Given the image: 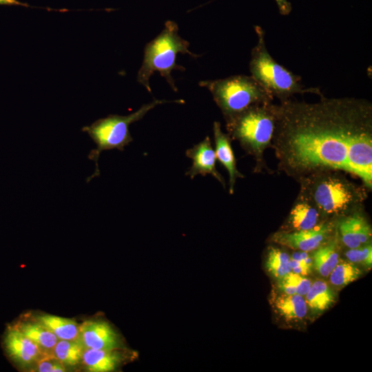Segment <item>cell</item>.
<instances>
[{
  "instance_id": "cell-1",
  "label": "cell",
  "mask_w": 372,
  "mask_h": 372,
  "mask_svg": "<svg viewBox=\"0 0 372 372\" xmlns=\"http://www.w3.org/2000/svg\"><path fill=\"white\" fill-rule=\"evenodd\" d=\"M271 146L278 169L297 181L324 170H340L372 189V104L354 97L276 104Z\"/></svg>"
},
{
  "instance_id": "cell-2",
  "label": "cell",
  "mask_w": 372,
  "mask_h": 372,
  "mask_svg": "<svg viewBox=\"0 0 372 372\" xmlns=\"http://www.w3.org/2000/svg\"><path fill=\"white\" fill-rule=\"evenodd\" d=\"M345 174L340 170H324L307 175L298 180L299 193L309 200L322 218L339 219L362 208L369 192Z\"/></svg>"
},
{
  "instance_id": "cell-3",
  "label": "cell",
  "mask_w": 372,
  "mask_h": 372,
  "mask_svg": "<svg viewBox=\"0 0 372 372\" xmlns=\"http://www.w3.org/2000/svg\"><path fill=\"white\" fill-rule=\"evenodd\" d=\"M276 125V104L252 106L226 121L227 134L255 161L254 172L268 169L264 153L271 146Z\"/></svg>"
},
{
  "instance_id": "cell-4",
  "label": "cell",
  "mask_w": 372,
  "mask_h": 372,
  "mask_svg": "<svg viewBox=\"0 0 372 372\" xmlns=\"http://www.w3.org/2000/svg\"><path fill=\"white\" fill-rule=\"evenodd\" d=\"M189 47V43L179 35L177 23L172 21H166L160 34L145 47L137 81L151 93L149 79L154 73L158 72L165 79L172 89L176 92L178 90L172 76V72L174 70H185L184 67L176 64L177 54H187L194 58L200 56L192 52Z\"/></svg>"
},
{
  "instance_id": "cell-5",
  "label": "cell",
  "mask_w": 372,
  "mask_h": 372,
  "mask_svg": "<svg viewBox=\"0 0 372 372\" xmlns=\"http://www.w3.org/2000/svg\"><path fill=\"white\" fill-rule=\"evenodd\" d=\"M255 30L258 41L251 50L249 71L251 76L273 98L282 102L296 94H320L318 89L304 87L299 76L276 61L267 48L265 30L260 26H256Z\"/></svg>"
},
{
  "instance_id": "cell-6",
  "label": "cell",
  "mask_w": 372,
  "mask_h": 372,
  "mask_svg": "<svg viewBox=\"0 0 372 372\" xmlns=\"http://www.w3.org/2000/svg\"><path fill=\"white\" fill-rule=\"evenodd\" d=\"M226 121L248 108L273 102V98L250 75H234L225 79L202 81Z\"/></svg>"
},
{
  "instance_id": "cell-7",
  "label": "cell",
  "mask_w": 372,
  "mask_h": 372,
  "mask_svg": "<svg viewBox=\"0 0 372 372\" xmlns=\"http://www.w3.org/2000/svg\"><path fill=\"white\" fill-rule=\"evenodd\" d=\"M170 102L183 103L184 101L154 99L149 103L143 105L137 111L129 115L110 114L96 120L90 125L83 127L82 131L86 132L96 145V149H92L88 154V158L94 161L96 168L94 173L87 178V182L100 175L98 161L102 152L114 149L123 151L124 147L133 141L129 130L130 125L142 119L148 112L157 105Z\"/></svg>"
},
{
  "instance_id": "cell-8",
  "label": "cell",
  "mask_w": 372,
  "mask_h": 372,
  "mask_svg": "<svg viewBox=\"0 0 372 372\" xmlns=\"http://www.w3.org/2000/svg\"><path fill=\"white\" fill-rule=\"evenodd\" d=\"M335 223L325 220L314 228L296 231H280L272 236L276 243L293 249L311 251L331 239Z\"/></svg>"
},
{
  "instance_id": "cell-9",
  "label": "cell",
  "mask_w": 372,
  "mask_h": 372,
  "mask_svg": "<svg viewBox=\"0 0 372 372\" xmlns=\"http://www.w3.org/2000/svg\"><path fill=\"white\" fill-rule=\"evenodd\" d=\"M79 340L85 349L114 350L122 344L118 333L102 320H87L79 325Z\"/></svg>"
},
{
  "instance_id": "cell-10",
  "label": "cell",
  "mask_w": 372,
  "mask_h": 372,
  "mask_svg": "<svg viewBox=\"0 0 372 372\" xmlns=\"http://www.w3.org/2000/svg\"><path fill=\"white\" fill-rule=\"evenodd\" d=\"M335 225L342 243L349 249L371 242V225L362 208L338 219Z\"/></svg>"
},
{
  "instance_id": "cell-11",
  "label": "cell",
  "mask_w": 372,
  "mask_h": 372,
  "mask_svg": "<svg viewBox=\"0 0 372 372\" xmlns=\"http://www.w3.org/2000/svg\"><path fill=\"white\" fill-rule=\"evenodd\" d=\"M186 156L192 160V165L185 175L193 179L197 175L210 174L214 177L223 187L226 183L223 177L216 168V156L213 149L210 138L207 136L203 141L188 149Z\"/></svg>"
},
{
  "instance_id": "cell-12",
  "label": "cell",
  "mask_w": 372,
  "mask_h": 372,
  "mask_svg": "<svg viewBox=\"0 0 372 372\" xmlns=\"http://www.w3.org/2000/svg\"><path fill=\"white\" fill-rule=\"evenodd\" d=\"M4 342L8 354L22 365H30L43 359V351L18 329L10 330Z\"/></svg>"
},
{
  "instance_id": "cell-13",
  "label": "cell",
  "mask_w": 372,
  "mask_h": 372,
  "mask_svg": "<svg viewBox=\"0 0 372 372\" xmlns=\"http://www.w3.org/2000/svg\"><path fill=\"white\" fill-rule=\"evenodd\" d=\"M317 208L301 194H298L287 220V229L296 231L314 228L325 220Z\"/></svg>"
},
{
  "instance_id": "cell-14",
  "label": "cell",
  "mask_w": 372,
  "mask_h": 372,
  "mask_svg": "<svg viewBox=\"0 0 372 372\" xmlns=\"http://www.w3.org/2000/svg\"><path fill=\"white\" fill-rule=\"evenodd\" d=\"M216 159L227 170L229 174V192L234 193V186L238 178L244 176L237 169L236 160L232 149L231 138L227 134L222 131L220 123L215 121L213 125Z\"/></svg>"
},
{
  "instance_id": "cell-15",
  "label": "cell",
  "mask_w": 372,
  "mask_h": 372,
  "mask_svg": "<svg viewBox=\"0 0 372 372\" xmlns=\"http://www.w3.org/2000/svg\"><path fill=\"white\" fill-rule=\"evenodd\" d=\"M123 358L119 349H85L82 361L88 371L110 372L118 368Z\"/></svg>"
},
{
  "instance_id": "cell-16",
  "label": "cell",
  "mask_w": 372,
  "mask_h": 372,
  "mask_svg": "<svg viewBox=\"0 0 372 372\" xmlns=\"http://www.w3.org/2000/svg\"><path fill=\"white\" fill-rule=\"evenodd\" d=\"M313 262L317 271L322 276H329L339 262L338 243L335 239H330L313 250Z\"/></svg>"
},
{
  "instance_id": "cell-17",
  "label": "cell",
  "mask_w": 372,
  "mask_h": 372,
  "mask_svg": "<svg viewBox=\"0 0 372 372\" xmlns=\"http://www.w3.org/2000/svg\"><path fill=\"white\" fill-rule=\"evenodd\" d=\"M38 321L53 333L58 340H76L79 336V325L69 318L53 315H43Z\"/></svg>"
},
{
  "instance_id": "cell-18",
  "label": "cell",
  "mask_w": 372,
  "mask_h": 372,
  "mask_svg": "<svg viewBox=\"0 0 372 372\" xmlns=\"http://www.w3.org/2000/svg\"><path fill=\"white\" fill-rule=\"evenodd\" d=\"M304 300L307 305L313 311L321 312L335 302V294L325 282L317 280L311 284L305 294Z\"/></svg>"
},
{
  "instance_id": "cell-19",
  "label": "cell",
  "mask_w": 372,
  "mask_h": 372,
  "mask_svg": "<svg viewBox=\"0 0 372 372\" xmlns=\"http://www.w3.org/2000/svg\"><path fill=\"white\" fill-rule=\"evenodd\" d=\"M274 303L280 315L287 320H300L307 314V303L302 296L299 294L282 295L276 298Z\"/></svg>"
},
{
  "instance_id": "cell-20",
  "label": "cell",
  "mask_w": 372,
  "mask_h": 372,
  "mask_svg": "<svg viewBox=\"0 0 372 372\" xmlns=\"http://www.w3.org/2000/svg\"><path fill=\"white\" fill-rule=\"evenodd\" d=\"M18 329L42 351L53 349L59 340L53 333L39 321L23 323Z\"/></svg>"
},
{
  "instance_id": "cell-21",
  "label": "cell",
  "mask_w": 372,
  "mask_h": 372,
  "mask_svg": "<svg viewBox=\"0 0 372 372\" xmlns=\"http://www.w3.org/2000/svg\"><path fill=\"white\" fill-rule=\"evenodd\" d=\"M85 349L79 339L59 340L53 353L54 358L63 365L74 366L82 360Z\"/></svg>"
},
{
  "instance_id": "cell-22",
  "label": "cell",
  "mask_w": 372,
  "mask_h": 372,
  "mask_svg": "<svg viewBox=\"0 0 372 372\" xmlns=\"http://www.w3.org/2000/svg\"><path fill=\"white\" fill-rule=\"evenodd\" d=\"M289 261L290 256L286 252L273 247L269 248L266 267L275 278L279 279L291 271Z\"/></svg>"
},
{
  "instance_id": "cell-23",
  "label": "cell",
  "mask_w": 372,
  "mask_h": 372,
  "mask_svg": "<svg viewBox=\"0 0 372 372\" xmlns=\"http://www.w3.org/2000/svg\"><path fill=\"white\" fill-rule=\"evenodd\" d=\"M329 275L333 285L344 287L356 280L360 276L361 271L350 262L339 260Z\"/></svg>"
},
{
  "instance_id": "cell-24",
  "label": "cell",
  "mask_w": 372,
  "mask_h": 372,
  "mask_svg": "<svg viewBox=\"0 0 372 372\" xmlns=\"http://www.w3.org/2000/svg\"><path fill=\"white\" fill-rule=\"evenodd\" d=\"M289 264L292 272L305 276L311 271L313 260L308 252L300 251L292 255Z\"/></svg>"
},
{
  "instance_id": "cell-25",
  "label": "cell",
  "mask_w": 372,
  "mask_h": 372,
  "mask_svg": "<svg viewBox=\"0 0 372 372\" xmlns=\"http://www.w3.org/2000/svg\"><path fill=\"white\" fill-rule=\"evenodd\" d=\"M345 255L351 262H358L371 267L372 265V247L368 243L359 247L349 249Z\"/></svg>"
},
{
  "instance_id": "cell-26",
  "label": "cell",
  "mask_w": 372,
  "mask_h": 372,
  "mask_svg": "<svg viewBox=\"0 0 372 372\" xmlns=\"http://www.w3.org/2000/svg\"><path fill=\"white\" fill-rule=\"evenodd\" d=\"M296 290V293L304 296L309 289L311 282L303 276L290 271L282 276Z\"/></svg>"
},
{
  "instance_id": "cell-27",
  "label": "cell",
  "mask_w": 372,
  "mask_h": 372,
  "mask_svg": "<svg viewBox=\"0 0 372 372\" xmlns=\"http://www.w3.org/2000/svg\"><path fill=\"white\" fill-rule=\"evenodd\" d=\"M37 363V371L39 372L65 371V365L60 362L56 358L55 360H51L50 358H44Z\"/></svg>"
},
{
  "instance_id": "cell-28",
  "label": "cell",
  "mask_w": 372,
  "mask_h": 372,
  "mask_svg": "<svg viewBox=\"0 0 372 372\" xmlns=\"http://www.w3.org/2000/svg\"><path fill=\"white\" fill-rule=\"evenodd\" d=\"M275 1L281 14L287 15L291 12L292 7L287 0H275Z\"/></svg>"
},
{
  "instance_id": "cell-29",
  "label": "cell",
  "mask_w": 372,
  "mask_h": 372,
  "mask_svg": "<svg viewBox=\"0 0 372 372\" xmlns=\"http://www.w3.org/2000/svg\"><path fill=\"white\" fill-rule=\"evenodd\" d=\"M0 5H23L17 0H0Z\"/></svg>"
}]
</instances>
